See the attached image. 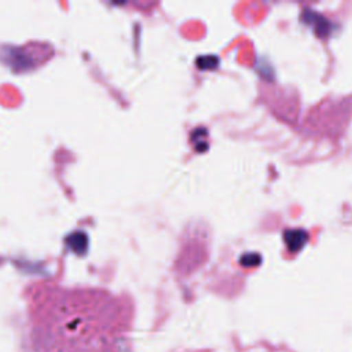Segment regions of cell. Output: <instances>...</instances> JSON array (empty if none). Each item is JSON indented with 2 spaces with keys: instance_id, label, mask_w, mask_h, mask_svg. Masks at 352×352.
I'll return each mask as SVG.
<instances>
[{
  "instance_id": "cell-1",
  "label": "cell",
  "mask_w": 352,
  "mask_h": 352,
  "mask_svg": "<svg viewBox=\"0 0 352 352\" xmlns=\"http://www.w3.org/2000/svg\"><path fill=\"white\" fill-rule=\"evenodd\" d=\"M283 241L290 253L300 252L307 241H308V234L304 230H286L283 232Z\"/></svg>"
}]
</instances>
